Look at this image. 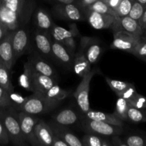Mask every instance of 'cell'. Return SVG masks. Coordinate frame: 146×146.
<instances>
[{
	"mask_svg": "<svg viewBox=\"0 0 146 146\" xmlns=\"http://www.w3.org/2000/svg\"><path fill=\"white\" fill-rule=\"evenodd\" d=\"M0 120L4 124L9 143L16 146L29 145L23 136L18 115L14 108H11L8 110L0 109Z\"/></svg>",
	"mask_w": 146,
	"mask_h": 146,
	"instance_id": "obj_1",
	"label": "cell"
},
{
	"mask_svg": "<svg viewBox=\"0 0 146 146\" xmlns=\"http://www.w3.org/2000/svg\"><path fill=\"white\" fill-rule=\"evenodd\" d=\"M49 32L54 40L65 46L73 55H75V38L79 34L76 24L71 26L70 29L68 30L54 24Z\"/></svg>",
	"mask_w": 146,
	"mask_h": 146,
	"instance_id": "obj_2",
	"label": "cell"
},
{
	"mask_svg": "<svg viewBox=\"0 0 146 146\" xmlns=\"http://www.w3.org/2000/svg\"><path fill=\"white\" fill-rule=\"evenodd\" d=\"M141 36L125 31H115L111 48L113 49L126 51L133 54L139 44Z\"/></svg>",
	"mask_w": 146,
	"mask_h": 146,
	"instance_id": "obj_3",
	"label": "cell"
},
{
	"mask_svg": "<svg viewBox=\"0 0 146 146\" xmlns=\"http://www.w3.org/2000/svg\"><path fill=\"white\" fill-rule=\"evenodd\" d=\"M83 126L84 130L88 133L96 134L101 136L119 135L123 132V126L111 125L102 121L89 119L88 118L83 122Z\"/></svg>",
	"mask_w": 146,
	"mask_h": 146,
	"instance_id": "obj_4",
	"label": "cell"
},
{
	"mask_svg": "<svg viewBox=\"0 0 146 146\" xmlns=\"http://www.w3.org/2000/svg\"><path fill=\"white\" fill-rule=\"evenodd\" d=\"M96 74V70L94 69L92 71H90L86 75L82 77V80L80 82L79 85L77 86L76 91L74 93V96L76 100L77 104L81 111L84 114L91 109L89 98H88L90 84H91V79Z\"/></svg>",
	"mask_w": 146,
	"mask_h": 146,
	"instance_id": "obj_5",
	"label": "cell"
},
{
	"mask_svg": "<svg viewBox=\"0 0 146 146\" xmlns=\"http://www.w3.org/2000/svg\"><path fill=\"white\" fill-rule=\"evenodd\" d=\"M17 115L21 132L26 142L32 146H39L34 134V127L39 119L36 115L27 113L21 111L17 113Z\"/></svg>",
	"mask_w": 146,
	"mask_h": 146,
	"instance_id": "obj_6",
	"label": "cell"
},
{
	"mask_svg": "<svg viewBox=\"0 0 146 146\" xmlns=\"http://www.w3.org/2000/svg\"><path fill=\"white\" fill-rule=\"evenodd\" d=\"M53 108L45 99L44 95L38 93H33L32 95L27 97V101L19 110L32 115H38L48 112Z\"/></svg>",
	"mask_w": 146,
	"mask_h": 146,
	"instance_id": "obj_7",
	"label": "cell"
},
{
	"mask_svg": "<svg viewBox=\"0 0 146 146\" xmlns=\"http://www.w3.org/2000/svg\"><path fill=\"white\" fill-rule=\"evenodd\" d=\"M53 13L56 17L66 21H81L84 16L81 9L74 3L56 4L53 7Z\"/></svg>",
	"mask_w": 146,
	"mask_h": 146,
	"instance_id": "obj_8",
	"label": "cell"
},
{
	"mask_svg": "<svg viewBox=\"0 0 146 146\" xmlns=\"http://www.w3.org/2000/svg\"><path fill=\"white\" fill-rule=\"evenodd\" d=\"M29 35L24 28L19 27L13 31L12 48L14 52V62L19 58L28 48Z\"/></svg>",
	"mask_w": 146,
	"mask_h": 146,
	"instance_id": "obj_9",
	"label": "cell"
},
{
	"mask_svg": "<svg viewBox=\"0 0 146 146\" xmlns=\"http://www.w3.org/2000/svg\"><path fill=\"white\" fill-rule=\"evenodd\" d=\"M12 36L13 31H9L0 41V61L9 70H11L15 64L12 48Z\"/></svg>",
	"mask_w": 146,
	"mask_h": 146,
	"instance_id": "obj_10",
	"label": "cell"
},
{
	"mask_svg": "<svg viewBox=\"0 0 146 146\" xmlns=\"http://www.w3.org/2000/svg\"><path fill=\"white\" fill-rule=\"evenodd\" d=\"M111 28L114 32L118 31H125L139 36H143V29L138 21L133 19L129 16L117 17L113 23Z\"/></svg>",
	"mask_w": 146,
	"mask_h": 146,
	"instance_id": "obj_11",
	"label": "cell"
},
{
	"mask_svg": "<svg viewBox=\"0 0 146 146\" xmlns=\"http://www.w3.org/2000/svg\"><path fill=\"white\" fill-rule=\"evenodd\" d=\"M89 61L93 64L96 63L99 59L102 53V48L94 38L89 37H83L81 41V50Z\"/></svg>",
	"mask_w": 146,
	"mask_h": 146,
	"instance_id": "obj_12",
	"label": "cell"
},
{
	"mask_svg": "<svg viewBox=\"0 0 146 146\" xmlns=\"http://www.w3.org/2000/svg\"><path fill=\"white\" fill-rule=\"evenodd\" d=\"M116 17L108 14H101L88 10L87 20L91 27L96 29L111 28Z\"/></svg>",
	"mask_w": 146,
	"mask_h": 146,
	"instance_id": "obj_13",
	"label": "cell"
},
{
	"mask_svg": "<svg viewBox=\"0 0 146 146\" xmlns=\"http://www.w3.org/2000/svg\"><path fill=\"white\" fill-rule=\"evenodd\" d=\"M34 134L39 146H51L54 133L50 125L42 120H38L34 127Z\"/></svg>",
	"mask_w": 146,
	"mask_h": 146,
	"instance_id": "obj_14",
	"label": "cell"
},
{
	"mask_svg": "<svg viewBox=\"0 0 146 146\" xmlns=\"http://www.w3.org/2000/svg\"><path fill=\"white\" fill-rule=\"evenodd\" d=\"M34 38L36 46L41 54L46 56H52V51H51L52 41L50 38L48 32L37 29L34 31Z\"/></svg>",
	"mask_w": 146,
	"mask_h": 146,
	"instance_id": "obj_15",
	"label": "cell"
},
{
	"mask_svg": "<svg viewBox=\"0 0 146 146\" xmlns=\"http://www.w3.org/2000/svg\"><path fill=\"white\" fill-rule=\"evenodd\" d=\"M33 88L34 92L44 95L54 84L55 81L52 77L37 73L33 70Z\"/></svg>",
	"mask_w": 146,
	"mask_h": 146,
	"instance_id": "obj_16",
	"label": "cell"
},
{
	"mask_svg": "<svg viewBox=\"0 0 146 146\" xmlns=\"http://www.w3.org/2000/svg\"><path fill=\"white\" fill-rule=\"evenodd\" d=\"M51 51L52 56L65 65L71 66L74 62L73 58L74 56L65 46L56 40L51 41Z\"/></svg>",
	"mask_w": 146,
	"mask_h": 146,
	"instance_id": "obj_17",
	"label": "cell"
},
{
	"mask_svg": "<svg viewBox=\"0 0 146 146\" xmlns=\"http://www.w3.org/2000/svg\"><path fill=\"white\" fill-rule=\"evenodd\" d=\"M50 127L52 130L53 133L64 140L68 146H84L81 140L67 130L64 125H58L56 123V125L53 124Z\"/></svg>",
	"mask_w": 146,
	"mask_h": 146,
	"instance_id": "obj_18",
	"label": "cell"
},
{
	"mask_svg": "<svg viewBox=\"0 0 146 146\" xmlns=\"http://www.w3.org/2000/svg\"><path fill=\"white\" fill-rule=\"evenodd\" d=\"M86 118L89 119L96 120V121H102V122L106 123L111 124L114 125H118V126H123V121L118 118L114 113H106L101 112V111H94L90 109L85 113Z\"/></svg>",
	"mask_w": 146,
	"mask_h": 146,
	"instance_id": "obj_19",
	"label": "cell"
},
{
	"mask_svg": "<svg viewBox=\"0 0 146 146\" xmlns=\"http://www.w3.org/2000/svg\"><path fill=\"white\" fill-rule=\"evenodd\" d=\"M68 96V91L61 88L56 84L44 94V96L47 102L54 108L56 105H58L61 101L65 99Z\"/></svg>",
	"mask_w": 146,
	"mask_h": 146,
	"instance_id": "obj_20",
	"label": "cell"
},
{
	"mask_svg": "<svg viewBox=\"0 0 146 146\" xmlns=\"http://www.w3.org/2000/svg\"><path fill=\"white\" fill-rule=\"evenodd\" d=\"M53 119L58 125L67 126L75 124L78 121V115L74 110L66 108L54 114Z\"/></svg>",
	"mask_w": 146,
	"mask_h": 146,
	"instance_id": "obj_21",
	"label": "cell"
},
{
	"mask_svg": "<svg viewBox=\"0 0 146 146\" xmlns=\"http://www.w3.org/2000/svg\"><path fill=\"white\" fill-rule=\"evenodd\" d=\"M34 21L37 29L49 32L54 24L51 16L46 10L41 8L37 9L34 14Z\"/></svg>",
	"mask_w": 146,
	"mask_h": 146,
	"instance_id": "obj_22",
	"label": "cell"
},
{
	"mask_svg": "<svg viewBox=\"0 0 146 146\" xmlns=\"http://www.w3.org/2000/svg\"><path fill=\"white\" fill-rule=\"evenodd\" d=\"M74 69L76 75L84 77L91 71V65L89 61L86 57L85 54L81 51H79L74 55Z\"/></svg>",
	"mask_w": 146,
	"mask_h": 146,
	"instance_id": "obj_23",
	"label": "cell"
},
{
	"mask_svg": "<svg viewBox=\"0 0 146 146\" xmlns=\"http://www.w3.org/2000/svg\"><path fill=\"white\" fill-rule=\"evenodd\" d=\"M28 61L34 71L52 78L54 77L55 72L53 68L42 58L38 56H31Z\"/></svg>",
	"mask_w": 146,
	"mask_h": 146,
	"instance_id": "obj_24",
	"label": "cell"
},
{
	"mask_svg": "<svg viewBox=\"0 0 146 146\" xmlns=\"http://www.w3.org/2000/svg\"><path fill=\"white\" fill-rule=\"evenodd\" d=\"M33 69L29 61L24 63L23 72L19 77V84L24 90L34 92L33 88Z\"/></svg>",
	"mask_w": 146,
	"mask_h": 146,
	"instance_id": "obj_25",
	"label": "cell"
},
{
	"mask_svg": "<svg viewBox=\"0 0 146 146\" xmlns=\"http://www.w3.org/2000/svg\"><path fill=\"white\" fill-rule=\"evenodd\" d=\"M84 146H112L111 141L96 134L88 133L81 139Z\"/></svg>",
	"mask_w": 146,
	"mask_h": 146,
	"instance_id": "obj_26",
	"label": "cell"
},
{
	"mask_svg": "<svg viewBox=\"0 0 146 146\" xmlns=\"http://www.w3.org/2000/svg\"><path fill=\"white\" fill-rule=\"evenodd\" d=\"M10 72L11 70L7 68L1 62L0 63V86L7 91H14Z\"/></svg>",
	"mask_w": 146,
	"mask_h": 146,
	"instance_id": "obj_27",
	"label": "cell"
},
{
	"mask_svg": "<svg viewBox=\"0 0 146 146\" xmlns=\"http://www.w3.org/2000/svg\"><path fill=\"white\" fill-rule=\"evenodd\" d=\"M129 105V102L127 100L124 99L121 97H118L116 101V104H115V110L114 115H116L122 121H127L128 120L127 112H128Z\"/></svg>",
	"mask_w": 146,
	"mask_h": 146,
	"instance_id": "obj_28",
	"label": "cell"
},
{
	"mask_svg": "<svg viewBox=\"0 0 146 146\" xmlns=\"http://www.w3.org/2000/svg\"><path fill=\"white\" fill-rule=\"evenodd\" d=\"M128 120L133 123H145L146 122V111L138 109L135 108L131 104L128 106Z\"/></svg>",
	"mask_w": 146,
	"mask_h": 146,
	"instance_id": "obj_29",
	"label": "cell"
},
{
	"mask_svg": "<svg viewBox=\"0 0 146 146\" xmlns=\"http://www.w3.org/2000/svg\"><path fill=\"white\" fill-rule=\"evenodd\" d=\"M86 8L89 11H94L96 12L101 13V14H111V15H113L114 17H117L113 10L110 8L108 4L103 0H97L92 4L87 7Z\"/></svg>",
	"mask_w": 146,
	"mask_h": 146,
	"instance_id": "obj_30",
	"label": "cell"
},
{
	"mask_svg": "<svg viewBox=\"0 0 146 146\" xmlns=\"http://www.w3.org/2000/svg\"><path fill=\"white\" fill-rule=\"evenodd\" d=\"M105 78L107 84H108L111 90L115 92L116 96H118L121 92L125 91L128 87H129L132 84L131 83L126 82V81H118V80L112 79V78H107V77H106Z\"/></svg>",
	"mask_w": 146,
	"mask_h": 146,
	"instance_id": "obj_31",
	"label": "cell"
},
{
	"mask_svg": "<svg viewBox=\"0 0 146 146\" xmlns=\"http://www.w3.org/2000/svg\"><path fill=\"white\" fill-rule=\"evenodd\" d=\"M9 99L10 102V107L15 108L16 110L19 109L20 107L27 101V97H24L21 94L14 92V91H8Z\"/></svg>",
	"mask_w": 146,
	"mask_h": 146,
	"instance_id": "obj_32",
	"label": "cell"
},
{
	"mask_svg": "<svg viewBox=\"0 0 146 146\" xmlns=\"http://www.w3.org/2000/svg\"><path fill=\"white\" fill-rule=\"evenodd\" d=\"M134 1L135 0H121L117 8L113 10L116 17H121L128 16Z\"/></svg>",
	"mask_w": 146,
	"mask_h": 146,
	"instance_id": "obj_33",
	"label": "cell"
},
{
	"mask_svg": "<svg viewBox=\"0 0 146 146\" xmlns=\"http://www.w3.org/2000/svg\"><path fill=\"white\" fill-rule=\"evenodd\" d=\"M145 10V7H143L142 4H140L138 1H134L128 16H129L130 17L133 18V19L139 21L140 19L142 17Z\"/></svg>",
	"mask_w": 146,
	"mask_h": 146,
	"instance_id": "obj_34",
	"label": "cell"
},
{
	"mask_svg": "<svg viewBox=\"0 0 146 146\" xmlns=\"http://www.w3.org/2000/svg\"><path fill=\"white\" fill-rule=\"evenodd\" d=\"M123 141L126 146H146V137L142 135H129Z\"/></svg>",
	"mask_w": 146,
	"mask_h": 146,
	"instance_id": "obj_35",
	"label": "cell"
},
{
	"mask_svg": "<svg viewBox=\"0 0 146 146\" xmlns=\"http://www.w3.org/2000/svg\"><path fill=\"white\" fill-rule=\"evenodd\" d=\"M133 55L146 62V38L142 36Z\"/></svg>",
	"mask_w": 146,
	"mask_h": 146,
	"instance_id": "obj_36",
	"label": "cell"
},
{
	"mask_svg": "<svg viewBox=\"0 0 146 146\" xmlns=\"http://www.w3.org/2000/svg\"><path fill=\"white\" fill-rule=\"evenodd\" d=\"M128 102L131 106L138 109L146 111V98L138 93H137L136 95Z\"/></svg>",
	"mask_w": 146,
	"mask_h": 146,
	"instance_id": "obj_37",
	"label": "cell"
},
{
	"mask_svg": "<svg viewBox=\"0 0 146 146\" xmlns=\"http://www.w3.org/2000/svg\"><path fill=\"white\" fill-rule=\"evenodd\" d=\"M137 93L138 92H137L136 89H135V86L132 84L129 87H128L125 91H123V92H121V94H118L117 96L121 97V98H124V99L129 101L136 95Z\"/></svg>",
	"mask_w": 146,
	"mask_h": 146,
	"instance_id": "obj_38",
	"label": "cell"
},
{
	"mask_svg": "<svg viewBox=\"0 0 146 146\" xmlns=\"http://www.w3.org/2000/svg\"><path fill=\"white\" fill-rule=\"evenodd\" d=\"M10 107L8 91L0 86V108H5Z\"/></svg>",
	"mask_w": 146,
	"mask_h": 146,
	"instance_id": "obj_39",
	"label": "cell"
},
{
	"mask_svg": "<svg viewBox=\"0 0 146 146\" xmlns=\"http://www.w3.org/2000/svg\"><path fill=\"white\" fill-rule=\"evenodd\" d=\"M8 143H9L8 135H7V133L6 131L5 128H4V124L0 120V144L7 145Z\"/></svg>",
	"mask_w": 146,
	"mask_h": 146,
	"instance_id": "obj_40",
	"label": "cell"
},
{
	"mask_svg": "<svg viewBox=\"0 0 146 146\" xmlns=\"http://www.w3.org/2000/svg\"><path fill=\"white\" fill-rule=\"evenodd\" d=\"M51 146H68V145L64 140H62L61 138L56 136V135H55L54 134Z\"/></svg>",
	"mask_w": 146,
	"mask_h": 146,
	"instance_id": "obj_41",
	"label": "cell"
},
{
	"mask_svg": "<svg viewBox=\"0 0 146 146\" xmlns=\"http://www.w3.org/2000/svg\"><path fill=\"white\" fill-rule=\"evenodd\" d=\"M110 141H111L112 145L126 146L125 145V143H124L123 140L121 139L118 135H113V136H112V139Z\"/></svg>",
	"mask_w": 146,
	"mask_h": 146,
	"instance_id": "obj_42",
	"label": "cell"
},
{
	"mask_svg": "<svg viewBox=\"0 0 146 146\" xmlns=\"http://www.w3.org/2000/svg\"><path fill=\"white\" fill-rule=\"evenodd\" d=\"M121 0H107L105 2L108 4V7L111 9H112L113 10L117 8V7L118 6V4H120Z\"/></svg>",
	"mask_w": 146,
	"mask_h": 146,
	"instance_id": "obj_43",
	"label": "cell"
},
{
	"mask_svg": "<svg viewBox=\"0 0 146 146\" xmlns=\"http://www.w3.org/2000/svg\"><path fill=\"white\" fill-rule=\"evenodd\" d=\"M138 22H139L140 26H141V29H142L143 31V30L146 28V9H145V11H144L142 17L140 19V20L138 21Z\"/></svg>",
	"mask_w": 146,
	"mask_h": 146,
	"instance_id": "obj_44",
	"label": "cell"
},
{
	"mask_svg": "<svg viewBox=\"0 0 146 146\" xmlns=\"http://www.w3.org/2000/svg\"><path fill=\"white\" fill-rule=\"evenodd\" d=\"M51 2H54V4H71V3H75L76 0H47Z\"/></svg>",
	"mask_w": 146,
	"mask_h": 146,
	"instance_id": "obj_45",
	"label": "cell"
},
{
	"mask_svg": "<svg viewBox=\"0 0 146 146\" xmlns=\"http://www.w3.org/2000/svg\"><path fill=\"white\" fill-rule=\"evenodd\" d=\"M8 29L6 27H4V25H2L1 24H0V41L1 40V38L9 32Z\"/></svg>",
	"mask_w": 146,
	"mask_h": 146,
	"instance_id": "obj_46",
	"label": "cell"
},
{
	"mask_svg": "<svg viewBox=\"0 0 146 146\" xmlns=\"http://www.w3.org/2000/svg\"><path fill=\"white\" fill-rule=\"evenodd\" d=\"M96 1H97V0H81V3L83 7H87L92 4L94 2H95Z\"/></svg>",
	"mask_w": 146,
	"mask_h": 146,
	"instance_id": "obj_47",
	"label": "cell"
},
{
	"mask_svg": "<svg viewBox=\"0 0 146 146\" xmlns=\"http://www.w3.org/2000/svg\"><path fill=\"white\" fill-rule=\"evenodd\" d=\"M135 1L139 2L140 4H142L143 7H145V8L146 9V0H135Z\"/></svg>",
	"mask_w": 146,
	"mask_h": 146,
	"instance_id": "obj_48",
	"label": "cell"
},
{
	"mask_svg": "<svg viewBox=\"0 0 146 146\" xmlns=\"http://www.w3.org/2000/svg\"><path fill=\"white\" fill-rule=\"evenodd\" d=\"M143 36L145 38H146V28L143 30Z\"/></svg>",
	"mask_w": 146,
	"mask_h": 146,
	"instance_id": "obj_49",
	"label": "cell"
},
{
	"mask_svg": "<svg viewBox=\"0 0 146 146\" xmlns=\"http://www.w3.org/2000/svg\"><path fill=\"white\" fill-rule=\"evenodd\" d=\"M103 1H107V0H103Z\"/></svg>",
	"mask_w": 146,
	"mask_h": 146,
	"instance_id": "obj_50",
	"label": "cell"
},
{
	"mask_svg": "<svg viewBox=\"0 0 146 146\" xmlns=\"http://www.w3.org/2000/svg\"><path fill=\"white\" fill-rule=\"evenodd\" d=\"M0 4H1V0H0Z\"/></svg>",
	"mask_w": 146,
	"mask_h": 146,
	"instance_id": "obj_51",
	"label": "cell"
},
{
	"mask_svg": "<svg viewBox=\"0 0 146 146\" xmlns=\"http://www.w3.org/2000/svg\"><path fill=\"white\" fill-rule=\"evenodd\" d=\"M0 63H1V61H0Z\"/></svg>",
	"mask_w": 146,
	"mask_h": 146,
	"instance_id": "obj_52",
	"label": "cell"
}]
</instances>
